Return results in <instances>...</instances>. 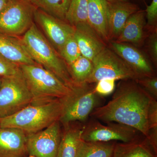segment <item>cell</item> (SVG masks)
Wrapping results in <instances>:
<instances>
[{"mask_svg": "<svg viewBox=\"0 0 157 157\" xmlns=\"http://www.w3.org/2000/svg\"><path fill=\"white\" fill-rule=\"evenodd\" d=\"M155 100L134 79L123 80L112 99L96 108L90 115L105 123L113 122L132 127L147 138L150 111Z\"/></svg>", "mask_w": 157, "mask_h": 157, "instance_id": "obj_1", "label": "cell"}, {"mask_svg": "<svg viewBox=\"0 0 157 157\" xmlns=\"http://www.w3.org/2000/svg\"><path fill=\"white\" fill-rule=\"evenodd\" d=\"M21 39L35 63L52 72L73 89L79 87L71 78L66 62L34 23Z\"/></svg>", "mask_w": 157, "mask_h": 157, "instance_id": "obj_2", "label": "cell"}, {"mask_svg": "<svg viewBox=\"0 0 157 157\" xmlns=\"http://www.w3.org/2000/svg\"><path fill=\"white\" fill-rule=\"evenodd\" d=\"M64 108V98L42 104H30L12 115L2 118L1 128H14L33 134L59 121Z\"/></svg>", "mask_w": 157, "mask_h": 157, "instance_id": "obj_3", "label": "cell"}, {"mask_svg": "<svg viewBox=\"0 0 157 157\" xmlns=\"http://www.w3.org/2000/svg\"><path fill=\"white\" fill-rule=\"evenodd\" d=\"M33 96L31 104H42L68 97L74 90L38 64L19 65Z\"/></svg>", "mask_w": 157, "mask_h": 157, "instance_id": "obj_4", "label": "cell"}, {"mask_svg": "<svg viewBox=\"0 0 157 157\" xmlns=\"http://www.w3.org/2000/svg\"><path fill=\"white\" fill-rule=\"evenodd\" d=\"M100 96L94 87L86 84L74 90L64 98V108L59 121L66 127L75 122H84L96 108L99 107Z\"/></svg>", "mask_w": 157, "mask_h": 157, "instance_id": "obj_5", "label": "cell"}, {"mask_svg": "<svg viewBox=\"0 0 157 157\" xmlns=\"http://www.w3.org/2000/svg\"><path fill=\"white\" fill-rule=\"evenodd\" d=\"M33 98L21 72L14 76L2 77L0 87V117L16 113L32 104Z\"/></svg>", "mask_w": 157, "mask_h": 157, "instance_id": "obj_6", "label": "cell"}, {"mask_svg": "<svg viewBox=\"0 0 157 157\" xmlns=\"http://www.w3.org/2000/svg\"><path fill=\"white\" fill-rule=\"evenodd\" d=\"M36 9L28 0H9L0 11V34L24 35L34 23Z\"/></svg>", "mask_w": 157, "mask_h": 157, "instance_id": "obj_7", "label": "cell"}, {"mask_svg": "<svg viewBox=\"0 0 157 157\" xmlns=\"http://www.w3.org/2000/svg\"><path fill=\"white\" fill-rule=\"evenodd\" d=\"M92 72L86 84L97 83L104 78L115 80L136 79L135 74L120 57L106 47L92 61Z\"/></svg>", "mask_w": 157, "mask_h": 157, "instance_id": "obj_8", "label": "cell"}, {"mask_svg": "<svg viewBox=\"0 0 157 157\" xmlns=\"http://www.w3.org/2000/svg\"><path fill=\"white\" fill-rule=\"evenodd\" d=\"M106 123V125L102 124L98 120L89 122L85 125L81 139L92 142L119 140L122 142H129L139 138L140 133L134 128L113 122Z\"/></svg>", "mask_w": 157, "mask_h": 157, "instance_id": "obj_9", "label": "cell"}, {"mask_svg": "<svg viewBox=\"0 0 157 157\" xmlns=\"http://www.w3.org/2000/svg\"><path fill=\"white\" fill-rule=\"evenodd\" d=\"M27 135V147L29 155L57 157L62 135L59 121L42 131Z\"/></svg>", "mask_w": 157, "mask_h": 157, "instance_id": "obj_10", "label": "cell"}, {"mask_svg": "<svg viewBox=\"0 0 157 157\" xmlns=\"http://www.w3.org/2000/svg\"><path fill=\"white\" fill-rule=\"evenodd\" d=\"M109 42V48L117 54L131 68L136 79L156 76L151 61L137 47L129 43L114 41Z\"/></svg>", "mask_w": 157, "mask_h": 157, "instance_id": "obj_11", "label": "cell"}, {"mask_svg": "<svg viewBox=\"0 0 157 157\" xmlns=\"http://www.w3.org/2000/svg\"><path fill=\"white\" fill-rule=\"evenodd\" d=\"M34 20L59 53L67 40L75 33V27L67 21L39 9L35 10Z\"/></svg>", "mask_w": 157, "mask_h": 157, "instance_id": "obj_12", "label": "cell"}, {"mask_svg": "<svg viewBox=\"0 0 157 157\" xmlns=\"http://www.w3.org/2000/svg\"><path fill=\"white\" fill-rule=\"evenodd\" d=\"M74 36L81 55L91 61L107 47V43L88 22L79 24L75 27Z\"/></svg>", "mask_w": 157, "mask_h": 157, "instance_id": "obj_13", "label": "cell"}, {"mask_svg": "<svg viewBox=\"0 0 157 157\" xmlns=\"http://www.w3.org/2000/svg\"><path fill=\"white\" fill-rule=\"evenodd\" d=\"M109 42L114 41L131 15L139 10L137 5L128 2H107Z\"/></svg>", "mask_w": 157, "mask_h": 157, "instance_id": "obj_14", "label": "cell"}, {"mask_svg": "<svg viewBox=\"0 0 157 157\" xmlns=\"http://www.w3.org/2000/svg\"><path fill=\"white\" fill-rule=\"evenodd\" d=\"M27 134L20 129L0 127V157H23L27 151Z\"/></svg>", "mask_w": 157, "mask_h": 157, "instance_id": "obj_15", "label": "cell"}, {"mask_svg": "<svg viewBox=\"0 0 157 157\" xmlns=\"http://www.w3.org/2000/svg\"><path fill=\"white\" fill-rule=\"evenodd\" d=\"M145 11L143 10H138L132 14L114 41L129 43L137 47L142 46L147 36L145 31Z\"/></svg>", "mask_w": 157, "mask_h": 157, "instance_id": "obj_16", "label": "cell"}, {"mask_svg": "<svg viewBox=\"0 0 157 157\" xmlns=\"http://www.w3.org/2000/svg\"><path fill=\"white\" fill-rule=\"evenodd\" d=\"M0 55L18 65L36 63L16 37L0 34Z\"/></svg>", "mask_w": 157, "mask_h": 157, "instance_id": "obj_17", "label": "cell"}, {"mask_svg": "<svg viewBox=\"0 0 157 157\" xmlns=\"http://www.w3.org/2000/svg\"><path fill=\"white\" fill-rule=\"evenodd\" d=\"M88 23L101 39L109 42L107 2L105 0H87Z\"/></svg>", "mask_w": 157, "mask_h": 157, "instance_id": "obj_18", "label": "cell"}, {"mask_svg": "<svg viewBox=\"0 0 157 157\" xmlns=\"http://www.w3.org/2000/svg\"><path fill=\"white\" fill-rule=\"evenodd\" d=\"M85 126L70 124L65 127L59 145L57 157H76Z\"/></svg>", "mask_w": 157, "mask_h": 157, "instance_id": "obj_19", "label": "cell"}, {"mask_svg": "<svg viewBox=\"0 0 157 157\" xmlns=\"http://www.w3.org/2000/svg\"><path fill=\"white\" fill-rule=\"evenodd\" d=\"M112 157H157L145 137L144 140L115 143Z\"/></svg>", "mask_w": 157, "mask_h": 157, "instance_id": "obj_20", "label": "cell"}, {"mask_svg": "<svg viewBox=\"0 0 157 157\" xmlns=\"http://www.w3.org/2000/svg\"><path fill=\"white\" fill-rule=\"evenodd\" d=\"M115 143L86 141L81 139L76 157H112Z\"/></svg>", "mask_w": 157, "mask_h": 157, "instance_id": "obj_21", "label": "cell"}, {"mask_svg": "<svg viewBox=\"0 0 157 157\" xmlns=\"http://www.w3.org/2000/svg\"><path fill=\"white\" fill-rule=\"evenodd\" d=\"M67 67L70 76L77 87L86 84L88 78L92 72L91 61L81 56Z\"/></svg>", "mask_w": 157, "mask_h": 157, "instance_id": "obj_22", "label": "cell"}, {"mask_svg": "<svg viewBox=\"0 0 157 157\" xmlns=\"http://www.w3.org/2000/svg\"><path fill=\"white\" fill-rule=\"evenodd\" d=\"M36 9L65 21L70 0H28Z\"/></svg>", "mask_w": 157, "mask_h": 157, "instance_id": "obj_23", "label": "cell"}, {"mask_svg": "<svg viewBox=\"0 0 157 157\" xmlns=\"http://www.w3.org/2000/svg\"><path fill=\"white\" fill-rule=\"evenodd\" d=\"M65 20L74 27L88 22L87 0H70Z\"/></svg>", "mask_w": 157, "mask_h": 157, "instance_id": "obj_24", "label": "cell"}, {"mask_svg": "<svg viewBox=\"0 0 157 157\" xmlns=\"http://www.w3.org/2000/svg\"><path fill=\"white\" fill-rule=\"evenodd\" d=\"M59 54L67 66L81 56V53L74 36V34L67 40Z\"/></svg>", "mask_w": 157, "mask_h": 157, "instance_id": "obj_25", "label": "cell"}, {"mask_svg": "<svg viewBox=\"0 0 157 157\" xmlns=\"http://www.w3.org/2000/svg\"><path fill=\"white\" fill-rule=\"evenodd\" d=\"M145 11L147 19L145 28L148 33L157 32V0H152Z\"/></svg>", "mask_w": 157, "mask_h": 157, "instance_id": "obj_26", "label": "cell"}, {"mask_svg": "<svg viewBox=\"0 0 157 157\" xmlns=\"http://www.w3.org/2000/svg\"><path fill=\"white\" fill-rule=\"evenodd\" d=\"M21 72L19 65L10 61L0 55V76L9 77Z\"/></svg>", "mask_w": 157, "mask_h": 157, "instance_id": "obj_27", "label": "cell"}, {"mask_svg": "<svg viewBox=\"0 0 157 157\" xmlns=\"http://www.w3.org/2000/svg\"><path fill=\"white\" fill-rule=\"evenodd\" d=\"M116 80L111 78H104L97 82L94 87L96 93L100 96L109 95L114 92Z\"/></svg>", "mask_w": 157, "mask_h": 157, "instance_id": "obj_28", "label": "cell"}, {"mask_svg": "<svg viewBox=\"0 0 157 157\" xmlns=\"http://www.w3.org/2000/svg\"><path fill=\"white\" fill-rule=\"evenodd\" d=\"M135 81L145 90L154 98H157V77L156 76L151 77L137 78Z\"/></svg>", "mask_w": 157, "mask_h": 157, "instance_id": "obj_29", "label": "cell"}, {"mask_svg": "<svg viewBox=\"0 0 157 157\" xmlns=\"http://www.w3.org/2000/svg\"><path fill=\"white\" fill-rule=\"evenodd\" d=\"M147 51L150 60L157 66V32L149 33L146 38Z\"/></svg>", "mask_w": 157, "mask_h": 157, "instance_id": "obj_30", "label": "cell"}, {"mask_svg": "<svg viewBox=\"0 0 157 157\" xmlns=\"http://www.w3.org/2000/svg\"><path fill=\"white\" fill-rule=\"evenodd\" d=\"M9 0H0V11L5 7Z\"/></svg>", "mask_w": 157, "mask_h": 157, "instance_id": "obj_31", "label": "cell"}, {"mask_svg": "<svg viewBox=\"0 0 157 157\" xmlns=\"http://www.w3.org/2000/svg\"><path fill=\"white\" fill-rule=\"evenodd\" d=\"M108 2L112 3L118 2H128V0H105Z\"/></svg>", "mask_w": 157, "mask_h": 157, "instance_id": "obj_32", "label": "cell"}, {"mask_svg": "<svg viewBox=\"0 0 157 157\" xmlns=\"http://www.w3.org/2000/svg\"><path fill=\"white\" fill-rule=\"evenodd\" d=\"M1 84H2V77L0 78V87H1Z\"/></svg>", "mask_w": 157, "mask_h": 157, "instance_id": "obj_33", "label": "cell"}, {"mask_svg": "<svg viewBox=\"0 0 157 157\" xmlns=\"http://www.w3.org/2000/svg\"><path fill=\"white\" fill-rule=\"evenodd\" d=\"M28 157H36L34 156H33V155H29V156Z\"/></svg>", "mask_w": 157, "mask_h": 157, "instance_id": "obj_34", "label": "cell"}, {"mask_svg": "<svg viewBox=\"0 0 157 157\" xmlns=\"http://www.w3.org/2000/svg\"><path fill=\"white\" fill-rule=\"evenodd\" d=\"M0 120H1V117H0Z\"/></svg>", "mask_w": 157, "mask_h": 157, "instance_id": "obj_35", "label": "cell"}]
</instances>
